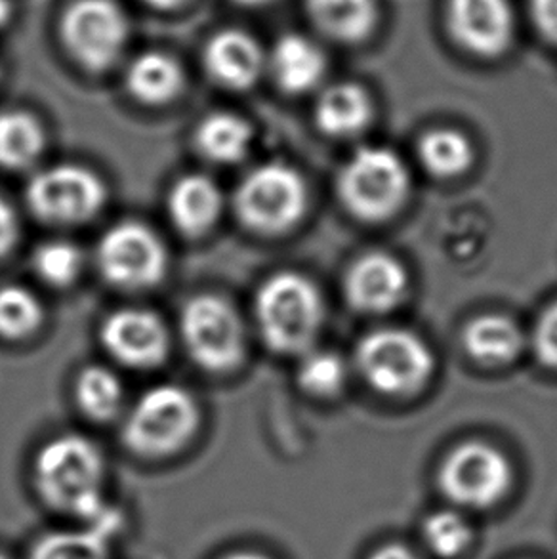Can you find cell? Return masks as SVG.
Instances as JSON below:
<instances>
[{
  "label": "cell",
  "instance_id": "obj_17",
  "mask_svg": "<svg viewBox=\"0 0 557 559\" xmlns=\"http://www.w3.org/2000/svg\"><path fill=\"white\" fill-rule=\"evenodd\" d=\"M272 73L278 86L291 94L316 88L327 69L321 48L301 35H285L273 46Z\"/></svg>",
  "mask_w": 557,
  "mask_h": 559
},
{
  "label": "cell",
  "instance_id": "obj_1",
  "mask_svg": "<svg viewBox=\"0 0 557 559\" xmlns=\"http://www.w3.org/2000/svg\"><path fill=\"white\" fill-rule=\"evenodd\" d=\"M106 464L91 439L60 436L43 447L35 461V487L46 507L84 523L111 510L104 497Z\"/></svg>",
  "mask_w": 557,
  "mask_h": 559
},
{
  "label": "cell",
  "instance_id": "obj_32",
  "mask_svg": "<svg viewBox=\"0 0 557 559\" xmlns=\"http://www.w3.org/2000/svg\"><path fill=\"white\" fill-rule=\"evenodd\" d=\"M531 8L543 35L557 43V0H531Z\"/></svg>",
  "mask_w": 557,
  "mask_h": 559
},
{
  "label": "cell",
  "instance_id": "obj_3",
  "mask_svg": "<svg viewBox=\"0 0 557 559\" xmlns=\"http://www.w3.org/2000/svg\"><path fill=\"white\" fill-rule=\"evenodd\" d=\"M408 170L398 153L386 147H362L339 176V193L347 211L367 222L390 218L408 193Z\"/></svg>",
  "mask_w": 557,
  "mask_h": 559
},
{
  "label": "cell",
  "instance_id": "obj_7",
  "mask_svg": "<svg viewBox=\"0 0 557 559\" xmlns=\"http://www.w3.org/2000/svg\"><path fill=\"white\" fill-rule=\"evenodd\" d=\"M439 485L447 499L467 508H489L512 485V466L495 447L479 441L457 447L439 469Z\"/></svg>",
  "mask_w": 557,
  "mask_h": 559
},
{
  "label": "cell",
  "instance_id": "obj_20",
  "mask_svg": "<svg viewBox=\"0 0 557 559\" xmlns=\"http://www.w3.org/2000/svg\"><path fill=\"white\" fill-rule=\"evenodd\" d=\"M464 346L467 354L485 365H502L518 357L523 336L512 319L483 316L466 326Z\"/></svg>",
  "mask_w": 557,
  "mask_h": 559
},
{
  "label": "cell",
  "instance_id": "obj_15",
  "mask_svg": "<svg viewBox=\"0 0 557 559\" xmlns=\"http://www.w3.org/2000/svg\"><path fill=\"white\" fill-rule=\"evenodd\" d=\"M204 63L214 81L234 91H245L257 83L262 73L264 53L247 33L222 31L206 46Z\"/></svg>",
  "mask_w": 557,
  "mask_h": 559
},
{
  "label": "cell",
  "instance_id": "obj_4",
  "mask_svg": "<svg viewBox=\"0 0 557 559\" xmlns=\"http://www.w3.org/2000/svg\"><path fill=\"white\" fill-rule=\"evenodd\" d=\"M195 401L178 385H158L143 393L130 411L122 438L130 451L163 459L178 453L195 433Z\"/></svg>",
  "mask_w": 557,
  "mask_h": 559
},
{
  "label": "cell",
  "instance_id": "obj_12",
  "mask_svg": "<svg viewBox=\"0 0 557 559\" xmlns=\"http://www.w3.org/2000/svg\"><path fill=\"white\" fill-rule=\"evenodd\" d=\"M102 341L121 364L150 369L161 364L168 349V336L161 319L145 310H121L107 319Z\"/></svg>",
  "mask_w": 557,
  "mask_h": 559
},
{
  "label": "cell",
  "instance_id": "obj_11",
  "mask_svg": "<svg viewBox=\"0 0 557 559\" xmlns=\"http://www.w3.org/2000/svg\"><path fill=\"white\" fill-rule=\"evenodd\" d=\"M98 262L106 280L117 287H151L165 273V245L150 227L125 222L111 227L99 241Z\"/></svg>",
  "mask_w": 557,
  "mask_h": 559
},
{
  "label": "cell",
  "instance_id": "obj_18",
  "mask_svg": "<svg viewBox=\"0 0 557 559\" xmlns=\"http://www.w3.org/2000/svg\"><path fill=\"white\" fill-rule=\"evenodd\" d=\"M222 195L211 178L201 175L183 176L174 183L168 197V212L174 226L188 235L204 234L218 219Z\"/></svg>",
  "mask_w": 557,
  "mask_h": 559
},
{
  "label": "cell",
  "instance_id": "obj_5",
  "mask_svg": "<svg viewBox=\"0 0 557 559\" xmlns=\"http://www.w3.org/2000/svg\"><path fill=\"white\" fill-rule=\"evenodd\" d=\"M357 365L378 392L407 395L426 384L434 371V356L416 334L403 329H380L363 338Z\"/></svg>",
  "mask_w": 557,
  "mask_h": 559
},
{
  "label": "cell",
  "instance_id": "obj_25",
  "mask_svg": "<svg viewBox=\"0 0 557 559\" xmlns=\"http://www.w3.org/2000/svg\"><path fill=\"white\" fill-rule=\"evenodd\" d=\"M422 165L439 178L459 176L472 165V145L454 130H434L422 138L418 147Z\"/></svg>",
  "mask_w": 557,
  "mask_h": 559
},
{
  "label": "cell",
  "instance_id": "obj_30",
  "mask_svg": "<svg viewBox=\"0 0 557 559\" xmlns=\"http://www.w3.org/2000/svg\"><path fill=\"white\" fill-rule=\"evenodd\" d=\"M83 265V258L75 245L66 241L46 242L35 254V270L50 285H69Z\"/></svg>",
  "mask_w": 557,
  "mask_h": 559
},
{
  "label": "cell",
  "instance_id": "obj_31",
  "mask_svg": "<svg viewBox=\"0 0 557 559\" xmlns=\"http://www.w3.org/2000/svg\"><path fill=\"white\" fill-rule=\"evenodd\" d=\"M535 349L544 365L557 369V302L536 323Z\"/></svg>",
  "mask_w": 557,
  "mask_h": 559
},
{
  "label": "cell",
  "instance_id": "obj_39",
  "mask_svg": "<svg viewBox=\"0 0 557 559\" xmlns=\"http://www.w3.org/2000/svg\"><path fill=\"white\" fill-rule=\"evenodd\" d=\"M0 559H12V558H10V556H8V554L0 552Z\"/></svg>",
  "mask_w": 557,
  "mask_h": 559
},
{
  "label": "cell",
  "instance_id": "obj_27",
  "mask_svg": "<svg viewBox=\"0 0 557 559\" xmlns=\"http://www.w3.org/2000/svg\"><path fill=\"white\" fill-rule=\"evenodd\" d=\"M43 310L37 298L22 287L0 288V334L22 338L37 329Z\"/></svg>",
  "mask_w": 557,
  "mask_h": 559
},
{
  "label": "cell",
  "instance_id": "obj_9",
  "mask_svg": "<svg viewBox=\"0 0 557 559\" xmlns=\"http://www.w3.org/2000/svg\"><path fill=\"white\" fill-rule=\"evenodd\" d=\"M71 53L94 71L109 68L129 38V20L114 0H76L61 23Z\"/></svg>",
  "mask_w": 557,
  "mask_h": 559
},
{
  "label": "cell",
  "instance_id": "obj_26",
  "mask_svg": "<svg viewBox=\"0 0 557 559\" xmlns=\"http://www.w3.org/2000/svg\"><path fill=\"white\" fill-rule=\"evenodd\" d=\"M76 397L86 415L94 420H107L121 407L122 385L104 367H88L76 382Z\"/></svg>",
  "mask_w": 557,
  "mask_h": 559
},
{
  "label": "cell",
  "instance_id": "obj_8",
  "mask_svg": "<svg viewBox=\"0 0 557 559\" xmlns=\"http://www.w3.org/2000/svg\"><path fill=\"white\" fill-rule=\"evenodd\" d=\"M181 334L197 364L211 371H227L241 361V319L220 296H197L181 313Z\"/></svg>",
  "mask_w": 557,
  "mask_h": 559
},
{
  "label": "cell",
  "instance_id": "obj_36",
  "mask_svg": "<svg viewBox=\"0 0 557 559\" xmlns=\"http://www.w3.org/2000/svg\"><path fill=\"white\" fill-rule=\"evenodd\" d=\"M12 17V0H0V27Z\"/></svg>",
  "mask_w": 557,
  "mask_h": 559
},
{
  "label": "cell",
  "instance_id": "obj_14",
  "mask_svg": "<svg viewBox=\"0 0 557 559\" xmlns=\"http://www.w3.org/2000/svg\"><path fill=\"white\" fill-rule=\"evenodd\" d=\"M407 285V272L395 258L372 252L352 265L346 277V296L355 310L386 313L403 302Z\"/></svg>",
  "mask_w": 557,
  "mask_h": 559
},
{
  "label": "cell",
  "instance_id": "obj_35",
  "mask_svg": "<svg viewBox=\"0 0 557 559\" xmlns=\"http://www.w3.org/2000/svg\"><path fill=\"white\" fill-rule=\"evenodd\" d=\"M220 559H272L262 552H252V550H239V552H229Z\"/></svg>",
  "mask_w": 557,
  "mask_h": 559
},
{
  "label": "cell",
  "instance_id": "obj_6",
  "mask_svg": "<svg viewBox=\"0 0 557 559\" xmlns=\"http://www.w3.org/2000/svg\"><path fill=\"white\" fill-rule=\"evenodd\" d=\"M235 201L247 226L281 234L296 226L306 211V183L294 168L270 163L242 180Z\"/></svg>",
  "mask_w": 557,
  "mask_h": 559
},
{
  "label": "cell",
  "instance_id": "obj_10",
  "mask_svg": "<svg viewBox=\"0 0 557 559\" xmlns=\"http://www.w3.org/2000/svg\"><path fill=\"white\" fill-rule=\"evenodd\" d=\"M27 201L38 218L56 224H79L102 209L106 188L88 168L60 165L33 176Z\"/></svg>",
  "mask_w": 557,
  "mask_h": 559
},
{
  "label": "cell",
  "instance_id": "obj_34",
  "mask_svg": "<svg viewBox=\"0 0 557 559\" xmlns=\"http://www.w3.org/2000/svg\"><path fill=\"white\" fill-rule=\"evenodd\" d=\"M369 559H418L415 552H411L408 548L401 545L382 546L380 550L372 554Z\"/></svg>",
  "mask_w": 557,
  "mask_h": 559
},
{
  "label": "cell",
  "instance_id": "obj_19",
  "mask_svg": "<svg viewBox=\"0 0 557 559\" xmlns=\"http://www.w3.org/2000/svg\"><path fill=\"white\" fill-rule=\"evenodd\" d=\"M372 115L367 92L357 84H334L317 102L316 119L324 134L352 138L367 129Z\"/></svg>",
  "mask_w": 557,
  "mask_h": 559
},
{
  "label": "cell",
  "instance_id": "obj_13",
  "mask_svg": "<svg viewBox=\"0 0 557 559\" xmlns=\"http://www.w3.org/2000/svg\"><path fill=\"white\" fill-rule=\"evenodd\" d=\"M449 20L460 45L479 56H498L512 40L508 0H451Z\"/></svg>",
  "mask_w": 557,
  "mask_h": 559
},
{
  "label": "cell",
  "instance_id": "obj_21",
  "mask_svg": "<svg viewBox=\"0 0 557 559\" xmlns=\"http://www.w3.org/2000/svg\"><path fill=\"white\" fill-rule=\"evenodd\" d=\"M317 25L346 43L362 40L377 23V0H308Z\"/></svg>",
  "mask_w": 557,
  "mask_h": 559
},
{
  "label": "cell",
  "instance_id": "obj_29",
  "mask_svg": "<svg viewBox=\"0 0 557 559\" xmlns=\"http://www.w3.org/2000/svg\"><path fill=\"white\" fill-rule=\"evenodd\" d=\"M298 378L301 388L313 395H334L346 380V365L334 352H306Z\"/></svg>",
  "mask_w": 557,
  "mask_h": 559
},
{
  "label": "cell",
  "instance_id": "obj_22",
  "mask_svg": "<svg viewBox=\"0 0 557 559\" xmlns=\"http://www.w3.org/2000/svg\"><path fill=\"white\" fill-rule=\"evenodd\" d=\"M183 75L166 53L145 52L130 63L127 73L129 91L143 104H165L180 92Z\"/></svg>",
  "mask_w": 557,
  "mask_h": 559
},
{
  "label": "cell",
  "instance_id": "obj_28",
  "mask_svg": "<svg viewBox=\"0 0 557 559\" xmlns=\"http://www.w3.org/2000/svg\"><path fill=\"white\" fill-rule=\"evenodd\" d=\"M422 535L429 550L439 558H457L472 540V530L454 512H436L422 525Z\"/></svg>",
  "mask_w": 557,
  "mask_h": 559
},
{
  "label": "cell",
  "instance_id": "obj_38",
  "mask_svg": "<svg viewBox=\"0 0 557 559\" xmlns=\"http://www.w3.org/2000/svg\"><path fill=\"white\" fill-rule=\"evenodd\" d=\"M237 2H242V4H264V2H270V0H237Z\"/></svg>",
  "mask_w": 557,
  "mask_h": 559
},
{
  "label": "cell",
  "instance_id": "obj_2",
  "mask_svg": "<svg viewBox=\"0 0 557 559\" xmlns=\"http://www.w3.org/2000/svg\"><path fill=\"white\" fill-rule=\"evenodd\" d=\"M258 325L265 344L278 354H306L323 321V302L311 281L278 273L257 298Z\"/></svg>",
  "mask_w": 557,
  "mask_h": 559
},
{
  "label": "cell",
  "instance_id": "obj_24",
  "mask_svg": "<svg viewBox=\"0 0 557 559\" xmlns=\"http://www.w3.org/2000/svg\"><path fill=\"white\" fill-rule=\"evenodd\" d=\"M43 150V130L29 114H0V167L17 170L35 163Z\"/></svg>",
  "mask_w": 557,
  "mask_h": 559
},
{
  "label": "cell",
  "instance_id": "obj_37",
  "mask_svg": "<svg viewBox=\"0 0 557 559\" xmlns=\"http://www.w3.org/2000/svg\"><path fill=\"white\" fill-rule=\"evenodd\" d=\"M145 2H150V4L157 8H176L183 4L186 0H145Z\"/></svg>",
  "mask_w": 557,
  "mask_h": 559
},
{
  "label": "cell",
  "instance_id": "obj_16",
  "mask_svg": "<svg viewBox=\"0 0 557 559\" xmlns=\"http://www.w3.org/2000/svg\"><path fill=\"white\" fill-rule=\"evenodd\" d=\"M121 525V515L111 508L104 518L79 530L46 533L33 545L27 559H109Z\"/></svg>",
  "mask_w": 557,
  "mask_h": 559
},
{
  "label": "cell",
  "instance_id": "obj_23",
  "mask_svg": "<svg viewBox=\"0 0 557 559\" xmlns=\"http://www.w3.org/2000/svg\"><path fill=\"white\" fill-rule=\"evenodd\" d=\"M252 129L232 114L206 117L197 130V145L204 157L216 163H237L249 153Z\"/></svg>",
  "mask_w": 557,
  "mask_h": 559
},
{
  "label": "cell",
  "instance_id": "obj_33",
  "mask_svg": "<svg viewBox=\"0 0 557 559\" xmlns=\"http://www.w3.org/2000/svg\"><path fill=\"white\" fill-rule=\"evenodd\" d=\"M20 234L15 212L10 204L0 197V257L12 250Z\"/></svg>",
  "mask_w": 557,
  "mask_h": 559
}]
</instances>
